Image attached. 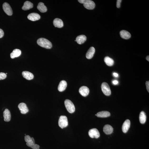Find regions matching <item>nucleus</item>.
<instances>
[{"mask_svg":"<svg viewBox=\"0 0 149 149\" xmlns=\"http://www.w3.org/2000/svg\"><path fill=\"white\" fill-rule=\"evenodd\" d=\"M113 131V129L110 125H107L104 126L103 131L106 134L110 135L112 134Z\"/></svg>","mask_w":149,"mask_h":149,"instance_id":"17","label":"nucleus"},{"mask_svg":"<svg viewBox=\"0 0 149 149\" xmlns=\"http://www.w3.org/2000/svg\"><path fill=\"white\" fill-rule=\"evenodd\" d=\"M58 125L62 129L68 126L67 118L66 116H60L58 121Z\"/></svg>","mask_w":149,"mask_h":149,"instance_id":"4","label":"nucleus"},{"mask_svg":"<svg viewBox=\"0 0 149 149\" xmlns=\"http://www.w3.org/2000/svg\"><path fill=\"white\" fill-rule=\"evenodd\" d=\"M25 140L26 142L27 145L35 143V140L33 138H31L29 135H26L25 137Z\"/></svg>","mask_w":149,"mask_h":149,"instance_id":"26","label":"nucleus"},{"mask_svg":"<svg viewBox=\"0 0 149 149\" xmlns=\"http://www.w3.org/2000/svg\"><path fill=\"white\" fill-rule=\"evenodd\" d=\"M22 74L24 77L27 80H31L34 78L33 74L28 71H24L22 72Z\"/></svg>","mask_w":149,"mask_h":149,"instance_id":"18","label":"nucleus"},{"mask_svg":"<svg viewBox=\"0 0 149 149\" xmlns=\"http://www.w3.org/2000/svg\"><path fill=\"white\" fill-rule=\"evenodd\" d=\"M33 7V3L30 1H25L24 4V5L22 7V10H29L32 8Z\"/></svg>","mask_w":149,"mask_h":149,"instance_id":"21","label":"nucleus"},{"mask_svg":"<svg viewBox=\"0 0 149 149\" xmlns=\"http://www.w3.org/2000/svg\"><path fill=\"white\" fill-rule=\"evenodd\" d=\"M37 42L39 45L46 49H51L52 47L51 42L47 39L45 38H39Z\"/></svg>","mask_w":149,"mask_h":149,"instance_id":"1","label":"nucleus"},{"mask_svg":"<svg viewBox=\"0 0 149 149\" xmlns=\"http://www.w3.org/2000/svg\"><path fill=\"white\" fill-rule=\"evenodd\" d=\"M101 87L102 91L104 95L107 96H109L111 95V91L110 87L107 83H103Z\"/></svg>","mask_w":149,"mask_h":149,"instance_id":"5","label":"nucleus"},{"mask_svg":"<svg viewBox=\"0 0 149 149\" xmlns=\"http://www.w3.org/2000/svg\"><path fill=\"white\" fill-rule=\"evenodd\" d=\"M64 104L66 109L68 112L72 113L75 111L74 105L72 102L68 99H66L65 101Z\"/></svg>","mask_w":149,"mask_h":149,"instance_id":"3","label":"nucleus"},{"mask_svg":"<svg viewBox=\"0 0 149 149\" xmlns=\"http://www.w3.org/2000/svg\"><path fill=\"white\" fill-rule=\"evenodd\" d=\"M122 1L121 0H117L116 2V7L118 8L120 7L121 3Z\"/></svg>","mask_w":149,"mask_h":149,"instance_id":"29","label":"nucleus"},{"mask_svg":"<svg viewBox=\"0 0 149 149\" xmlns=\"http://www.w3.org/2000/svg\"><path fill=\"white\" fill-rule=\"evenodd\" d=\"M139 119L140 122L141 124H144L146 122V116L145 113L144 111H142L140 113Z\"/></svg>","mask_w":149,"mask_h":149,"instance_id":"25","label":"nucleus"},{"mask_svg":"<svg viewBox=\"0 0 149 149\" xmlns=\"http://www.w3.org/2000/svg\"><path fill=\"white\" fill-rule=\"evenodd\" d=\"M87 37L85 35H81L78 36L76 38V41L78 44H83L87 40Z\"/></svg>","mask_w":149,"mask_h":149,"instance_id":"20","label":"nucleus"},{"mask_svg":"<svg viewBox=\"0 0 149 149\" xmlns=\"http://www.w3.org/2000/svg\"><path fill=\"white\" fill-rule=\"evenodd\" d=\"M95 53V49L93 47H90L87 51L86 54V57L87 59H90L93 57Z\"/></svg>","mask_w":149,"mask_h":149,"instance_id":"14","label":"nucleus"},{"mask_svg":"<svg viewBox=\"0 0 149 149\" xmlns=\"http://www.w3.org/2000/svg\"><path fill=\"white\" fill-rule=\"evenodd\" d=\"M146 59L147 61H149V56H147V57L146 58Z\"/></svg>","mask_w":149,"mask_h":149,"instance_id":"34","label":"nucleus"},{"mask_svg":"<svg viewBox=\"0 0 149 149\" xmlns=\"http://www.w3.org/2000/svg\"><path fill=\"white\" fill-rule=\"evenodd\" d=\"M4 33L3 30L0 29V38H2L4 36Z\"/></svg>","mask_w":149,"mask_h":149,"instance_id":"30","label":"nucleus"},{"mask_svg":"<svg viewBox=\"0 0 149 149\" xmlns=\"http://www.w3.org/2000/svg\"><path fill=\"white\" fill-rule=\"evenodd\" d=\"M18 107L22 114H25L28 112V107L26 104L24 103H21L19 104Z\"/></svg>","mask_w":149,"mask_h":149,"instance_id":"9","label":"nucleus"},{"mask_svg":"<svg viewBox=\"0 0 149 149\" xmlns=\"http://www.w3.org/2000/svg\"><path fill=\"white\" fill-rule=\"evenodd\" d=\"M37 8L41 12L44 13L46 12L47 10V7L44 5L43 3H39L37 6Z\"/></svg>","mask_w":149,"mask_h":149,"instance_id":"23","label":"nucleus"},{"mask_svg":"<svg viewBox=\"0 0 149 149\" xmlns=\"http://www.w3.org/2000/svg\"><path fill=\"white\" fill-rule=\"evenodd\" d=\"M21 53V51L20 49H15L14 50L13 52L10 54V56L12 59H14L15 58L19 57Z\"/></svg>","mask_w":149,"mask_h":149,"instance_id":"22","label":"nucleus"},{"mask_svg":"<svg viewBox=\"0 0 149 149\" xmlns=\"http://www.w3.org/2000/svg\"><path fill=\"white\" fill-rule=\"evenodd\" d=\"M120 35L122 38L125 39H128L130 38L131 35L129 32L125 30H122L120 32Z\"/></svg>","mask_w":149,"mask_h":149,"instance_id":"16","label":"nucleus"},{"mask_svg":"<svg viewBox=\"0 0 149 149\" xmlns=\"http://www.w3.org/2000/svg\"><path fill=\"white\" fill-rule=\"evenodd\" d=\"M29 19L32 21H35L40 19V16L38 14L32 13L29 14L27 16Z\"/></svg>","mask_w":149,"mask_h":149,"instance_id":"10","label":"nucleus"},{"mask_svg":"<svg viewBox=\"0 0 149 149\" xmlns=\"http://www.w3.org/2000/svg\"><path fill=\"white\" fill-rule=\"evenodd\" d=\"M79 2L83 4L84 7L89 10H92L95 8V4L93 1L91 0H78Z\"/></svg>","mask_w":149,"mask_h":149,"instance_id":"2","label":"nucleus"},{"mask_svg":"<svg viewBox=\"0 0 149 149\" xmlns=\"http://www.w3.org/2000/svg\"><path fill=\"white\" fill-rule=\"evenodd\" d=\"M67 85V82L65 80H62L59 84L58 86V89L60 92H62L64 91L66 89Z\"/></svg>","mask_w":149,"mask_h":149,"instance_id":"15","label":"nucleus"},{"mask_svg":"<svg viewBox=\"0 0 149 149\" xmlns=\"http://www.w3.org/2000/svg\"><path fill=\"white\" fill-rule=\"evenodd\" d=\"M112 83L114 85H116L119 83V82L117 80H114L112 82Z\"/></svg>","mask_w":149,"mask_h":149,"instance_id":"32","label":"nucleus"},{"mask_svg":"<svg viewBox=\"0 0 149 149\" xmlns=\"http://www.w3.org/2000/svg\"><path fill=\"white\" fill-rule=\"evenodd\" d=\"M113 74L114 76L115 77H118V75H118V74H117V73H113Z\"/></svg>","mask_w":149,"mask_h":149,"instance_id":"33","label":"nucleus"},{"mask_svg":"<svg viewBox=\"0 0 149 149\" xmlns=\"http://www.w3.org/2000/svg\"><path fill=\"white\" fill-rule=\"evenodd\" d=\"M7 75L6 73L3 72L0 73V80L5 79Z\"/></svg>","mask_w":149,"mask_h":149,"instance_id":"28","label":"nucleus"},{"mask_svg":"<svg viewBox=\"0 0 149 149\" xmlns=\"http://www.w3.org/2000/svg\"><path fill=\"white\" fill-rule=\"evenodd\" d=\"M3 8L5 12L8 16H11L13 14L11 6L8 3H5L3 5Z\"/></svg>","mask_w":149,"mask_h":149,"instance_id":"6","label":"nucleus"},{"mask_svg":"<svg viewBox=\"0 0 149 149\" xmlns=\"http://www.w3.org/2000/svg\"><path fill=\"white\" fill-rule=\"evenodd\" d=\"M53 24L55 27L58 28H61L64 26L62 20L59 18L55 19L53 21Z\"/></svg>","mask_w":149,"mask_h":149,"instance_id":"13","label":"nucleus"},{"mask_svg":"<svg viewBox=\"0 0 149 149\" xmlns=\"http://www.w3.org/2000/svg\"><path fill=\"white\" fill-rule=\"evenodd\" d=\"M88 134L92 138H98L100 136V133L96 128H93L90 130L89 131Z\"/></svg>","mask_w":149,"mask_h":149,"instance_id":"7","label":"nucleus"},{"mask_svg":"<svg viewBox=\"0 0 149 149\" xmlns=\"http://www.w3.org/2000/svg\"><path fill=\"white\" fill-rule=\"evenodd\" d=\"M4 120L6 122H9L11 120V115L10 111L8 109H6L3 112Z\"/></svg>","mask_w":149,"mask_h":149,"instance_id":"12","label":"nucleus"},{"mask_svg":"<svg viewBox=\"0 0 149 149\" xmlns=\"http://www.w3.org/2000/svg\"><path fill=\"white\" fill-rule=\"evenodd\" d=\"M28 146L30 147L33 149H40V146L36 144L35 143L32 144L28 145Z\"/></svg>","mask_w":149,"mask_h":149,"instance_id":"27","label":"nucleus"},{"mask_svg":"<svg viewBox=\"0 0 149 149\" xmlns=\"http://www.w3.org/2000/svg\"><path fill=\"white\" fill-rule=\"evenodd\" d=\"M130 126V121L129 120L127 119L125 121L122 126L123 132L126 133L129 130Z\"/></svg>","mask_w":149,"mask_h":149,"instance_id":"11","label":"nucleus"},{"mask_svg":"<svg viewBox=\"0 0 149 149\" xmlns=\"http://www.w3.org/2000/svg\"><path fill=\"white\" fill-rule=\"evenodd\" d=\"M146 88L148 92H149V82L147 81L146 83Z\"/></svg>","mask_w":149,"mask_h":149,"instance_id":"31","label":"nucleus"},{"mask_svg":"<svg viewBox=\"0 0 149 149\" xmlns=\"http://www.w3.org/2000/svg\"><path fill=\"white\" fill-rule=\"evenodd\" d=\"M104 61L106 64L108 66H112L114 64V60L108 56H107L104 58Z\"/></svg>","mask_w":149,"mask_h":149,"instance_id":"24","label":"nucleus"},{"mask_svg":"<svg viewBox=\"0 0 149 149\" xmlns=\"http://www.w3.org/2000/svg\"><path fill=\"white\" fill-rule=\"evenodd\" d=\"M111 115L110 113L107 111H102L97 113L95 115L97 117L101 118H106L109 117Z\"/></svg>","mask_w":149,"mask_h":149,"instance_id":"19","label":"nucleus"},{"mask_svg":"<svg viewBox=\"0 0 149 149\" xmlns=\"http://www.w3.org/2000/svg\"><path fill=\"white\" fill-rule=\"evenodd\" d=\"M79 91L82 96L84 97H86L88 95L89 93L90 90L88 87L83 86L80 87Z\"/></svg>","mask_w":149,"mask_h":149,"instance_id":"8","label":"nucleus"}]
</instances>
